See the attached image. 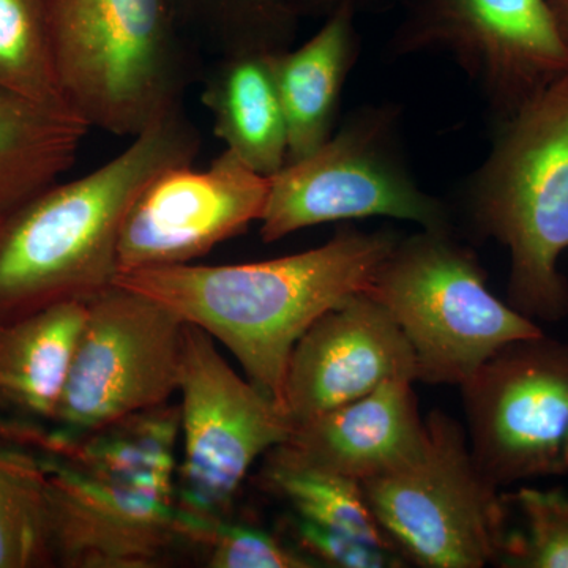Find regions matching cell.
<instances>
[{
    "label": "cell",
    "mask_w": 568,
    "mask_h": 568,
    "mask_svg": "<svg viewBox=\"0 0 568 568\" xmlns=\"http://www.w3.org/2000/svg\"><path fill=\"white\" fill-rule=\"evenodd\" d=\"M396 244L386 231L345 230L276 260L141 268L119 274L114 284L203 328L286 413L287 368L298 339L325 313L366 293Z\"/></svg>",
    "instance_id": "1"
},
{
    "label": "cell",
    "mask_w": 568,
    "mask_h": 568,
    "mask_svg": "<svg viewBox=\"0 0 568 568\" xmlns=\"http://www.w3.org/2000/svg\"><path fill=\"white\" fill-rule=\"evenodd\" d=\"M197 151L196 132L175 111L110 162L52 183L0 219V317L89 302L111 287L134 200L166 168L193 163Z\"/></svg>",
    "instance_id": "2"
},
{
    "label": "cell",
    "mask_w": 568,
    "mask_h": 568,
    "mask_svg": "<svg viewBox=\"0 0 568 568\" xmlns=\"http://www.w3.org/2000/svg\"><path fill=\"white\" fill-rule=\"evenodd\" d=\"M474 219L510 253L508 305L536 323L568 316V71L508 115L474 192Z\"/></svg>",
    "instance_id": "3"
},
{
    "label": "cell",
    "mask_w": 568,
    "mask_h": 568,
    "mask_svg": "<svg viewBox=\"0 0 568 568\" xmlns=\"http://www.w3.org/2000/svg\"><path fill=\"white\" fill-rule=\"evenodd\" d=\"M63 97L89 126L133 138L179 111L166 0H50Z\"/></svg>",
    "instance_id": "4"
},
{
    "label": "cell",
    "mask_w": 568,
    "mask_h": 568,
    "mask_svg": "<svg viewBox=\"0 0 568 568\" xmlns=\"http://www.w3.org/2000/svg\"><path fill=\"white\" fill-rule=\"evenodd\" d=\"M390 313L416 357L417 381L462 386L500 347L544 334L489 293L476 257L425 231L398 242L366 291Z\"/></svg>",
    "instance_id": "5"
},
{
    "label": "cell",
    "mask_w": 568,
    "mask_h": 568,
    "mask_svg": "<svg viewBox=\"0 0 568 568\" xmlns=\"http://www.w3.org/2000/svg\"><path fill=\"white\" fill-rule=\"evenodd\" d=\"M361 485L406 562L424 568L499 564L507 537L506 499L474 458L465 426L443 410L425 418L416 457Z\"/></svg>",
    "instance_id": "6"
},
{
    "label": "cell",
    "mask_w": 568,
    "mask_h": 568,
    "mask_svg": "<svg viewBox=\"0 0 568 568\" xmlns=\"http://www.w3.org/2000/svg\"><path fill=\"white\" fill-rule=\"evenodd\" d=\"M178 394V506L205 517L230 518L254 463L282 446L293 422L271 396L235 372L211 335L186 323Z\"/></svg>",
    "instance_id": "7"
},
{
    "label": "cell",
    "mask_w": 568,
    "mask_h": 568,
    "mask_svg": "<svg viewBox=\"0 0 568 568\" xmlns=\"http://www.w3.org/2000/svg\"><path fill=\"white\" fill-rule=\"evenodd\" d=\"M52 426L93 432L166 405L179 390L185 323L166 306L112 284L85 302Z\"/></svg>",
    "instance_id": "8"
},
{
    "label": "cell",
    "mask_w": 568,
    "mask_h": 568,
    "mask_svg": "<svg viewBox=\"0 0 568 568\" xmlns=\"http://www.w3.org/2000/svg\"><path fill=\"white\" fill-rule=\"evenodd\" d=\"M462 388L470 450L497 487L568 474V343L515 339Z\"/></svg>",
    "instance_id": "9"
},
{
    "label": "cell",
    "mask_w": 568,
    "mask_h": 568,
    "mask_svg": "<svg viewBox=\"0 0 568 568\" xmlns=\"http://www.w3.org/2000/svg\"><path fill=\"white\" fill-rule=\"evenodd\" d=\"M271 178L224 151L207 168L175 164L155 175L123 222L119 274L193 264L261 222ZM118 274V275H119Z\"/></svg>",
    "instance_id": "10"
},
{
    "label": "cell",
    "mask_w": 568,
    "mask_h": 568,
    "mask_svg": "<svg viewBox=\"0 0 568 568\" xmlns=\"http://www.w3.org/2000/svg\"><path fill=\"white\" fill-rule=\"evenodd\" d=\"M390 216L446 231L440 205L384 159L358 132L347 130L272 175L261 237L275 242L316 224Z\"/></svg>",
    "instance_id": "11"
},
{
    "label": "cell",
    "mask_w": 568,
    "mask_h": 568,
    "mask_svg": "<svg viewBox=\"0 0 568 568\" xmlns=\"http://www.w3.org/2000/svg\"><path fill=\"white\" fill-rule=\"evenodd\" d=\"M43 462L54 567L155 568L186 548L178 500Z\"/></svg>",
    "instance_id": "12"
},
{
    "label": "cell",
    "mask_w": 568,
    "mask_h": 568,
    "mask_svg": "<svg viewBox=\"0 0 568 568\" xmlns=\"http://www.w3.org/2000/svg\"><path fill=\"white\" fill-rule=\"evenodd\" d=\"M392 379L417 383L416 357L379 302L355 294L298 339L286 377L293 426L372 394Z\"/></svg>",
    "instance_id": "13"
},
{
    "label": "cell",
    "mask_w": 568,
    "mask_h": 568,
    "mask_svg": "<svg viewBox=\"0 0 568 568\" xmlns=\"http://www.w3.org/2000/svg\"><path fill=\"white\" fill-rule=\"evenodd\" d=\"M437 31L514 114L568 71L548 0H440Z\"/></svg>",
    "instance_id": "14"
},
{
    "label": "cell",
    "mask_w": 568,
    "mask_h": 568,
    "mask_svg": "<svg viewBox=\"0 0 568 568\" xmlns=\"http://www.w3.org/2000/svg\"><path fill=\"white\" fill-rule=\"evenodd\" d=\"M414 384L387 381L372 394L301 422L275 450L358 484L392 473L424 444L425 418Z\"/></svg>",
    "instance_id": "15"
},
{
    "label": "cell",
    "mask_w": 568,
    "mask_h": 568,
    "mask_svg": "<svg viewBox=\"0 0 568 568\" xmlns=\"http://www.w3.org/2000/svg\"><path fill=\"white\" fill-rule=\"evenodd\" d=\"M181 407H152L85 433L21 420L13 444L104 484L144 489L175 499Z\"/></svg>",
    "instance_id": "16"
},
{
    "label": "cell",
    "mask_w": 568,
    "mask_h": 568,
    "mask_svg": "<svg viewBox=\"0 0 568 568\" xmlns=\"http://www.w3.org/2000/svg\"><path fill=\"white\" fill-rule=\"evenodd\" d=\"M85 310V302H65L0 317V413L52 424Z\"/></svg>",
    "instance_id": "17"
},
{
    "label": "cell",
    "mask_w": 568,
    "mask_h": 568,
    "mask_svg": "<svg viewBox=\"0 0 568 568\" xmlns=\"http://www.w3.org/2000/svg\"><path fill=\"white\" fill-rule=\"evenodd\" d=\"M213 130L256 173L272 178L286 164L287 129L276 88L274 52L241 51L209 84Z\"/></svg>",
    "instance_id": "18"
},
{
    "label": "cell",
    "mask_w": 568,
    "mask_h": 568,
    "mask_svg": "<svg viewBox=\"0 0 568 568\" xmlns=\"http://www.w3.org/2000/svg\"><path fill=\"white\" fill-rule=\"evenodd\" d=\"M89 130L73 112L0 91V219L58 182Z\"/></svg>",
    "instance_id": "19"
},
{
    "label": "cell",
    "mask_w": 568,
    "mask_h": 568,
    "mask_svg": "<svg viewBox=\"0 0 568 568\" xmlns=\"http://www.w3.org/2000/svg\"><path fill=\"white\" fill-rule=\"evenodd\" d=\"M349 55L346 9L325 22L304 47L287 54H274L276 88L286 119V163L308 155L328 140Z\"/></svg>",
    "instance_id": "20"
},
{
    "label": "cell",
    "mask_w": 568,
    "mask_h": 568,
    "mask_svg": "<svg viewBox=\"0 0 568 568\" xmlns=\"http://www.w3.org/2000/svg\"><path fill=\"white\" fill-rule=\"evenodd\" d=\"M256 481L263 491L286 503L295 517L396 549L366 503L362 485L353 478L302 465L272 448Z\"/></svg>",
    "instance_id": "21"
},
{
    "label": "cell",
    "mask_w": 568,
    "mask_h": 568,
    "mask_svg": "<svg viewBox=\"0 0 568 568\" xmlns=\"http://www.w3.org/2000/svg\"><path fill=\"white\" fill-rule=\"evenodd\" d=\"M43 458L0 443V568L54 567Z\"/></svg>",
    "instance_id": "22"
},
{
    "label": "cell",
    "mask_w": 568,
    "mask_h": 568,
    "mask_svg": "<svg viewBox=\"0 0 568 568\" xmlns=\"http://www.w3.org/2000/svg\"><path fill=\"white\" fill-rule=\"evenodd\" d=\"M0 91L73 112L59 80L50 0H0Z\"/></svg>",
    "instance_id": "23"
},
{
    "label": "cell",
    "mask_w": 568,
    "mask_h": 568,
    "mask_svg": "<svg viewBox=\"0 0 568 568\" xmlns=\"http://www.w3.org/2000/svg\"><path fill=\"white\" fill-rule=\"evenodd\" d=\"M182 510L186 547L200 548L212 568H313L293 544L230 518L205 517Z\"/></svg>",
    "instance_id": "24"
},
{
    "label": "cell",
    "mask_w": 568,
    "mask_h": 568,
    "mask_svg": "<svg viewBox=\"0 0 568 568\" xmlns=\"http://www.w3.org/2000/svg\"><path fill=\"white\" fill-rule=\"evenodd\" d=\"M521 517V528L508 532L497 566L568 568V493L519 488L504 495Z\"/></svg>",
    "instance_id": "25"
},
{
    "label": "cell",
    "mask_w": 568,
    "mask_h": 568,
    "mask_svg": "<svg viewBox=\"0 0 568 568\" xmlns=\"http://www.w3.org/2000/svg\"><path fill=\"white\" fill-rule=\"evenodd\" d=\"M291 544L308 556L317 567L398 568L407 562L394 548L369 544L362 538L323 528L291 515L287 519Z\"/></svg>",
    "instance_id": "26"
},
{
    "label": "cell",
    "mask_w": 568,
    "mask_h": 568,
    "mask_svg": "<svg viewBox=\"0 0 568 568\" xmlns=\"http://www.w3.org/2000/svg\"><path fill=\"white\" fill-rule=\"evenodd\" d=\"M548 3L560 37L568 47V0H548Z\"/></svg>",
    "instance_id": "27"
},
{
    "label": "cell",
    "mask_w": 568,
    "mask_h": 568,
    "mask_svg": "<svg viewBox=\"0 0 568 568\" xmlns=\"http://www.w3.org/2000/svg\"><path fill=\"white\" fill-rule=\"evenodd\" d=\"M234 3H244V6H260V3H264L265 0H231Z\"/></svg>",
    "instance_id": "28"
}]
</instances>
